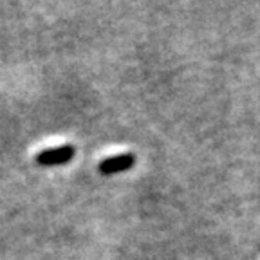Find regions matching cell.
I'll list each match as a JSON object with an SVG mask.
<instances>
[{
	"label": "cell",
	"instance_id": "1",
	"mask_svg": "<svg viewBox=\"0 0 260 260\" xmlns=\"http://www.w3.org/2000/svg\"><path fill=\"white\" fill-rule=\"evenodd\" d=\"M74 155H76V148L73 145H61L56 148L38 152L35 161L40 167H60V165H67Z\"/></svg>",
	"mask_w": 260,
	"mask_h": 260
},
{
	"label": "cell",
	"instance_id": "2",
	"mask_svg": "<svg viewBox=\"0 0 260 260\" xmlns=\"http://www.w3.org/2000/svg\"><path fill=\"white\" fill-rule=\"evenodd\" d=\"M136 165V155L134 154H119V155H110V157L103 159L98 165V172L103 175H114L119 172L130 170Z\"/></svg>",
	"mask_w": 260,
	"mask_h": 260
}]
</instances>
